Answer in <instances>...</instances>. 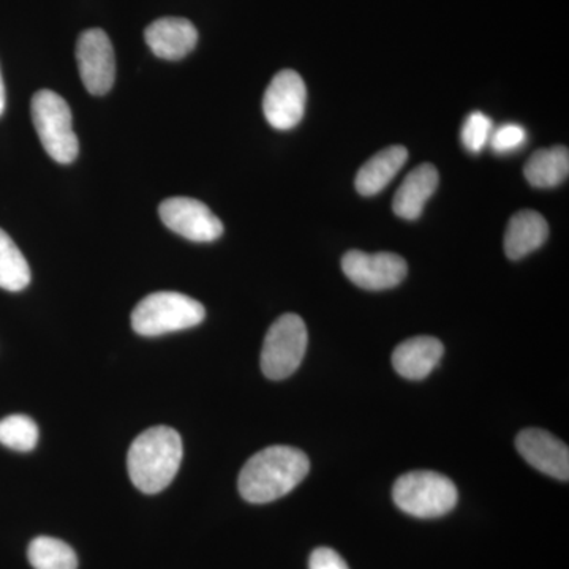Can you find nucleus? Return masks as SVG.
Returning <instances> with one entry per match:
<instances>
[{
    "label": "nucleus",
    "mask_w": 569,
    "mask_h": 569,
    "mask_svg": "<svg viewBox=\"0 0 569 569\" xmlns=\"http://www.w3.org/2000/svg\"><path fill=\"white\" fill-rule=\"evenodd\" d=\"M310 470L306 452L276 445L252 456L239 475V492L249 503L279 500L298 488Z\"/></svg>",
    "instance_id": "obj_1"
},
{
    "label": "nucleus",
    "mask_w": 569,
    "mask_h": 569,
    "mask_svg": "<svg viewBox=\"0 0 569 569\" xmlns=\"http://www.w3.org/2000/svg\"><path fill=\"white\" fill-rule=\"evenodd\" d=\"M407 160L408 151L403 146H391L376 153L356 174V190L362 197L380 193L381 190L387 189L388 183L396 178Z\"/></svg>",
    "instance_id": "obj_16"
},
{
    "label": "nucleus",
    "mask_w": 569,
    "mask_h": 569,
    "mask_svg": "<svg viewBox=\"0 0 569 569\" xmlns=\"http://www.w3.org/2000/svg\"><path fill=\"white\" fill-rule=\"evenodd\" d=\"M78 70L88 92L104 96L116 80V58L110 37L102 29H89L77 43Z\"/></svg>",
    "instance_id": "obj_8"
},
{
    "label": "nucleus",
    "mask_w": 569,
    "mask_h": 569,
    "mask_svg": "<svg viewBox=\"0 0 569 569\" xmlns=\"http://www.w3.org/2000/svg\"><path fill=\"white\" fill-rule=\"evenodd\" d=\"M309 335L305 320L296 313L277 318L264 337L261 370L269 380L293 376L305 359Z\"/></svg>",
    "instance_id": "obj_6"
},
{
    "label": "nucleus",
    "mask_w": 569,
    "mask_h": 569,
    "mask_svg": "<svg viewBox=\"0 0 569 569\" xmlns=\"http://www.w3.org/2000/svg\"><path fill=\"white\" fill-rule=\"evenodd\" d=\"M342 269L348 279L362 290L381 291L395 288L407 277L408 266L396 253H366L350 250L342 258Z\"/></svg>",
    "instance_id": "obj_10"
},
{
    "label": "nucleus",
    "mask_w": 569,
    "mask_h": 569,
    "mask_svg": "<svg viewBox=\"0 0 569 569\" xmlns=\"http://www.w3.org/2000/svg\"><path fill=\"white\" fill-rule=\"evenodd\" d=\"M31 283V268L24 254L0 228V288L21 291Z\"/></svg>",
    "instance_id": "obj_18"
},
{
    "label": "nucleus",
    "mask_w": 569,
    "mask_h": 569,
    "mask_svg": "<svg viewBox=\"0 0 569 569\" xmlns=\"http://www.w3.org/2000/svg\"><path fill=\"white\" fill-rule=\"evenodd\" d=\"M159 213L168 230L189 241L212 242L223 234L222 220L194 198H168L160 204Z\"/></svg>",
    "instance_id": "obj_7"
},
{
    "label": "nucleus",
    "mask_w": 569,
    "mask_h": 569,
    "mask_svg": "<svg viewBox=\"0 0 569 569\" xmlns=\"http://www.w3.org/2000/svg\"><path fill=\"white\" fill-rule=\"evenodd\" d=\"M144 40L157 58L179 61L197 47L198 31L186 18H160L148 26Z\"/></svg>",
    "instance_id": "obj_12"
},
{
    "label": "nucleus",
    "mask_w": 569,
    "mask_h": 569,
    "mask_svg": "<svg viewBox=\"0 0 569 569\" xmlns=\"http://www.w3.org/2000/svg\"><path fill=\"white\" fill-rule=\"evenodd\" d=\"M493 132V122L485 112L473 111L463 122L462 137L463 146L468 151L478 153L489 144L490 134Z\"/></svg>",
    "instance_id": "obj_21"
},
{
    "label": "nucleus",
    "mask_w": 569,
    "mask_h": 569,
    "mask_svg": "<svg viewBox=\"0 0 569 569\" xmlns=\"http://www.w3.org/2000/svg\"><path fill=\"white\" fill-rule=\"evenodd\" d=\"M33 569H77L78 557L67 542L58 538L39 537L28 549Z\"/></svg>",
    "instance_id": "obj_19"
},
{
    "label": "nucleus",
    "mask_w": 569,
    "mask_h": 569,
    "mask_svg": "<svg viewBox=\"0 0 569 569\" xmlns=\"http://www.w3.org/2000/svg\"><path fill=\"white\" fill-rule=\"evenodd\" d=\"M31 111L33 127L48 156L61 164L73 162L80 152V142L69 103L59 93L43 89L32 97Z\"/></svg>",
    "instance_id": "obj_5"
},
{
    "label": "nucleus",
    "mask_w": 569,
    "mask_h": 569,
    "mask_svg": "<svg viewBox=\"0 0 569 569\" xmlns=\"http://www.w3.org/2000/svg\"><path fill=\"white\" fill-rule=\"evenodd\" d=\"M549 224L539 212L519 211L509 219L505 233V253L509 260H520L545 244Z\"/></svg>",
    "instance_id": "obj_15"
},
{
    "label": "nucleus",
    "mask_w": 569,
    "mask_h": 569,
    "mask_svg": "<svg viewBox=\"0 0 569 569\" xmlns=\"http://www.w3.org/2000/svg\"><path fill=\"white\" fill-rule=\"evenodd\" d=\"M392 498L397 508L418 519H436L448 515L459 500L451 479L437 471H410L397 479Z\"/></svg>",
    "instance_id": "obj_4"
},
{
    "label": "nucleus",
    "mask_w": 569,
    "mask_h": 569,
    "mask_svg": "<svg viewBox=\"0 0 569 569\" xmlns=\"http://www.w3.org/2000/svg\"><path fill=\"white\" fill-rule=\"evenodd\" d=\"M182 438L167 426L151 427L134 438L127 456V470L134 488L159 493L173 482L182 462Z\"/></svg>",
    "instance_id": "obj_2"
},
{
    "label": "nucleus",
    "mask_w": 569,
    "mask_h": 569,
    "mask_svg": "<svg viewBox=\"0 0 569 569\" xmlns=\"http://www.w3.org/2000/svg\"><path fill=\"white\" fill-rule=\"evenodd\" d=\"M516 448L541 473L568 481L569 449L559 438L542 429H526L516 438Z\"/></svg>",
    "instance_id": "obj_11"
},
{
    "label": "nucleus",
    "mask_w": 569,
    "mask_h": 569,
    "mask_svg": "<svg viewBox=\"0 0 569 569\" xmlns=\"http://www.w3.org/2000/svg\"><path fill=\"white\" fill-rule=\"evenodd\" d=\"M6 110V86H3L2 73H0V116Z\"/></svg>",
    "instance_id": "obj_24"
},
{
    "label": "nucleus",
    "mask_w": 569,
    "mask_h": 569,
    "mask_svg": "<svg viewBox=\"0 0 569 569\" xmlns=\"http://www.w3.org/2000/svg\"><path fill=\"white\" fill-rule=\"evenodd\" d=\"M309 569H350L346 560L329 548H318L313 550L309 560Z\"/></svg>",
    "instance_id": "obj_23"
},
{
    "label": "nucleus",
    "mask_w": 569,
    "mask_h": 569,
    "mask_svg": "<svg viewBox=\"0 0 569 569\" xmlns=\"http://www.w3.org/2000/svg\"><path fill=\"white\" fill-rule=\"evenodd\" d=\"M443 353V343L436 337H413L397 346L392 366L407 380H422L436 369Z\"/></svg>",
    "instance_id": "obj_13"
},
{
    "label": "nucleus",
    "mask_w": 569,
    "mask_h": 569,
    "mask_svg": "<svg viewBox=\"0 0 569 569\" xmlns=\"http://www.w3.org/2000/svg\"><path fill=\"white\" fill-rule=\"evenodd\" d=\"M527 181L538 189H552L567 181L569 174V152L563 146L539 149L523 168Z\"/></svg>",
    "instance_id": "obj_17"
},
{
    "label": "nucleus",
    "mask_w": 569,
    "mask_h": 569,
    "mask_svg": "<svg viewBox=\"0 0 569 569\" xmlns=\"http://www.w3.org/2000/svg\"><path fill=\"white\" fill-rule=\"evenodd\" d=\"M204 318V307L197 299L176 291H159L138 302L132 326L137 335L156 337L194 328Z\"/></svg>",
    "instance_id": "obj_3"
},
{
    "label": "nucleus",
    "mask_w": 569,
    "mask_h": 569,
    "mask_svg": "<svg viewBox=\"0 0 569 569\" xmlns=\"http://www.w3.org/2000/svg\"><path fill=\"white\" fill-rule=\"evenodd\" d=\"M39 443V426L24 415H11L0 421V445L18 452H29Z\"/></svg>",
    "instance_id": "obj_20"
},
{
    "label": "nucleus",
    "mask_w": 569,
    "mask_h": 569,
    "mask_svg": "<svg viewBox=\"0 0 569 569\" xmlns=\"http://www.w3.org/2000/svg\"><path fill=\"white\" fill-rule=\"evenodd\" d=\"M527 142V132L519 123H505L493 129L490 134L489 146L493 152L509 153L519 151Z\"/></svg>",
    "instance_id": "obj_22"
},
{
    "label": "nucleus",
    "mask_w": 569,
    "mask_h": 569,
    "mask_svg": "<svg viewBox=\"0 0 569 569\" xmlns=\"http://www.w3.org/2000/svg\"><path fill=\"white\" fill-rule=\"evenodd\" d=\"M306 82L295 70H282L272 78L264 92L266 121L277 130L295 129L305 118Z\"/></svg>",
    "instance_id": "obj_9"
},
{
    "label": "nucleus",
    "mask_w": 569,
    "mask_h": 569,
    "mask_svg": "<svg viewBox=\"0 0 569 569\" xmlns=\"http://www.w3.org/2000/svg\"><path fill=\"white\" fill-rule=\"evenodd\" d=\"M438 171L433 164L422 163L403 179L392 201L396 216L403 220H417L425 211L427 200L436 193Z\"/></svg>",
    "instance_id": "obj_14"
}]
</instances>
